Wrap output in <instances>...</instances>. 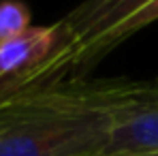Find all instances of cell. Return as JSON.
Listing matches in <instances>:
<instances>
[{"mask_svg": "<svg viewBox=\"0 0 158 156\" xmlns=\"http://www.w3.org/2000/svg\"><path fill=\"white\" fill-rule=\"evenodd\" d=\"M158 22V0H150L145 6H141L139 11H135L128 19H124L122 24L109 30L103 39H98L96 43H92L88 49H83L81 53H77L69 66H66V77H73V75H83L88 73L101 58H105L111 49H115L120 43H124L126 39H131L132 34H137L139 30L148 28L150 24Z\"/></svg>", "mask_w": 158, "mask_h": 156, "instance_id": "obj_5", "label": "cell"}, {"mask_svg": "<svg viewBox=\"0 0 158 156\" xmlns=\"http://www.w3.org/2000/svg\"><path fill=\"white\" fill-rule=\"evenodd\" d=\"M103 156H158V154H103Z\"/></svg>", "mask_w": 158, "mask_h": 156, "instance_id": "obj_7", "label": "cell"}, {"mask_svg": "<svg viewBox=\"0 0 158 156\" xmlns=\"http://www.w3.org/2000/svg\"><path fill=\"white\" fill-rule=\"evenodd\" d=\"M62 49L60 19L52 26H32L0 45V92L24 86Z\"/></svg>", "mask_w": 158, "mask_h": 156, "instance_id": "obj_4", "label": "cell"}, {"mask_svg": "<svg viewBox=\"0 0 158 156\" xmlns=\"http://www.w3.org/2000/svg\"><path fill=\"white\" fill-rule=\"evenodd\" d=\"M30 6L22 0H0V45L22 36L32 28Z\"/></svg>", "mask_w": 158, "mask_h": 156, "instance_id": "obj_6", "label": "cell"}, {"mask_svg": "<svg viewBox=\"0 0 158 156\" xmlns=\"http://www.w3.org/2000/svg\"><path fill=\"white\" fill-rule=\"evenodd\" d=\"M148 2L150 0H81L60 19L62 49L36 71L32 83L66 79V66L77 53L103 39L109 30L128 19Z\"/></svg>", "mask_w": 158, "mask_h": 156, "instance_id": "obj_3", "label": "cell"}, {"mask_svg": "<svg viewBox=\"0 0 158 156\" xmlns=\"http://www.w3.org/2000/svg\"><path fill=\"white\" fill-rule=\"evenodd\" d=\"M113 116L105 154H158V79H107Z\"/></svg>", "mask_w": 158, "mask_h": 156, "instance_id": "obj_2", "label": "cell"}, {"mask_svg": "<svg viewBox=\"0 0 158 156\" xmlns=\"http://www.w3.org/2000/svg\"><path fill=\"white\" fill-rule=\"evenodd\" d=\"M111 133L107 79H52L0 92V156H103Z\"/></svg>", "mask_w": 158, "mask_h": 156, "instance_id": "obj_1", "label": "cell"}]
</instances>
